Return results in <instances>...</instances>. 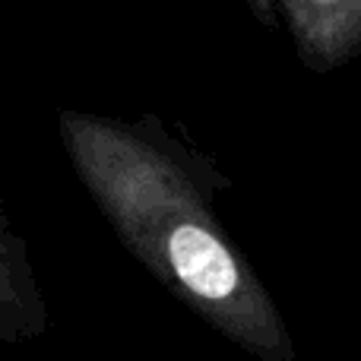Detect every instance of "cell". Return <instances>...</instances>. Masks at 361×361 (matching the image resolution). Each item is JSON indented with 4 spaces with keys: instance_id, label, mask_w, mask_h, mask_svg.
Segmentation results:
<instances>
[{
    "instance_id": "cell-1",
    "label": "cell",
    "mask_w": 361,
    "mask_h": 361,
    "mask_svg": "<svg viewBox=\"0 0 361 361\" xmlns=\"http://www.w3.org/2000/svg\"><path fill=\"white\" fill-rule=\"evenodd\" d=\"M57 133L76 180L124 250L187 311L260 361H295L273 295L216 216L231 180L159 114L63 108Z\"/></svg>"
},
{
    "instance_id": "cell-2",
    "label": "cell",
    "mask_w": 361,
    "mask_h": 361,
    "mask_svg": "<svg viewBox=\"0 0 361 361\" xmlns=\"http://www.w3.org/2000/svg\"><path fill=\"white\" fill-rule=\"evenodd\" d=\"M276 10L311 73H333L361 54V0H276Z\"/></svg>"
},
{
    "instance_id": "cell-3",
    "label": "cell",
    "mask_w": 361,
    "mask_h": 361,
    "mask_svg": "<svg viewBox=\"0 0 361 361\" xmlns=\"http://www.w3.org/2000/svg\"><path fill=\"white\" fill-rule=\"evenodd\" d=\"M48 330V298L32 267L29 244L13 228L0 200V345L35 343Z\"/></svg>"
},
{
    "instance_id": "cell-4",
    "label": "cell",
    "mask_w": 361,
    "mask_h": 361,
    "mask_svg": "<svg viewBox=\"0 0 361 361\" xmlns=\"http://www.w3.org/2000/svg\"><path fill=\"white\" fill-rule=\"evenodd\" d=\"M250 13L257 16V23H263L267 29H273L279 23V10H276V0H241Z\"/></svg>"
}]
</instances>
